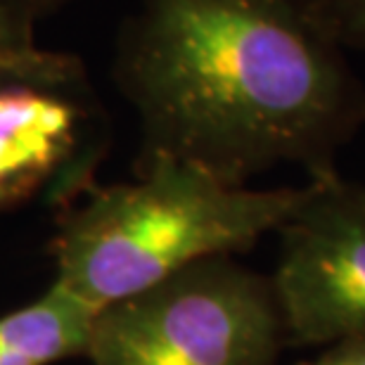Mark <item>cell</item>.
Returning <instances> with one entry per match:
<instances>
[{
	"mask_svg": "<svg viewBox=\"0 0 365 365\" xmlns=\"http://www.w3.org/2000/svg\"><path fill=\"white\" fill-rule=\"evenodd\" d=\"M114 78L140 157L235 185L282 164L320 178L365 126V83L313 0H140Z\"/></svg>",
	"mask_w": 365,
	"mask_h": 365,
	"instance_id": "cell-1",
	"label": "cell"
},
{
	"mask_svg": "<svg viewBox=\"0 0 365 365\" xmlns=\"http://www.w3.org/2000/svg\"><path fill=\"white\" fill-rule=\"evenodd\" d=\"M302 195L304 185H235L171 159L138 162L133 180L95 185L57 216L53 282L98 311L202 261L252 250Z\"/></svg>",
	"mask_w": 365,
	"mask_h": 365,
	"instance_id": "cell-2",
	"label": "cell"
},
{
	"mask_svg": "<svg viewBox=\"0 0 365 365\" xmlns=\"http://www.w3.org/2000/svg\"><path fill=\"white\" fill-rule=\"evenodd\" d=\"M287 332L271 277L202 261L95 311L91 365H277Z\"/></svg>",
	"mask_w": 365,
	"mask_h": 365,
	"instance_id": "cell-3",
	"label": "cell"
},
{
	"mask_svg": "<svg viewBox=\"0 0 365 365\" xmlns=\"http://www.w3.org/2000/svg\"><path fill=\"white\" fill-rule=\"evenodd\" d=\"M112 140L83 62L41 48L0 69V214L24 207L62 214L95 187Z\"/></svg>",
	"mask_w": 365,
	"mask_h": 365,
	"instance_id": "cell-4",
	"label": "cell"
},
{
	"mask_svg": "<svg viewBox=\"0 0 365 365\" xmlns=\"http://www.w3.org/2000/svg\"><path fill=\"white\" fill-rule=\"evenodd\" d=\"M271 277L287 346L365 337V185L339 171L309 178L277 228Z\"/></svg>",
	"mask_w": 365,
	"mask_h": 365,
	"instance_id": "cell-5",
	"label": "cell"
},
{
	"mask_svg": "<svg viewBox=\"0 0 365 365\" xmlns=\"http://www.w3.org/2000/svg\"><path fill=\"white\" fill-rule=\"evenodd\" d=\"M95 311L53 282L31 304L0 316V365H57L83 359Z\"/></svg>",
	"mask_w": 365,
	"mask_h": 365,
	"instance_id": "cell-6",
	"label": "cell"
},
{
	"mask_svg": "<svg viewBox=\"0 0 365 365\" xmlns=\"http://www.w3.org/2000/svg\"><path fill=\"white\" fill-rule=\"evenodd\" d=\"M313 5L341 46L365 53V0H313Z\"/></svg>",
	"mask_w": 365,
	"mask_h": 365,
	"instance_id": "cell-7",
	"label": "cell"
},
{
	"mask_svg": "<svg viewBox=\"0 0 365 365\" xmlns=\"http://www.w3.org/2000/svg\"><path fill=\"white\" fill-rule=\"evenodd\" d=\"M34 24L36 21L0 3V69L26 62L41 53V46L36 43Z\"/></svg>",
	"mask_w": 365,
	"mask_h": 365,
	"instance_id": "cell-8",
	"label": "cell"
},
{
	"mask_svg": "<svg viewBox=\"0 0 365 365\" xmlns=\"http://www.w3.org/2000/svg\"><path fill=\"white\" fill-rule=\"evenodd\" d=\"M299 365H365V337L327 344L313 359L302 361Z\"/></svg>",
	"mask_w": 365,
	"mask_h": 365,
	"instance_id": "cell-9",
	"label": "cell"
},
{
	"mask_svg": "<svg viewBox=\"0 0 365 365\" xmlns=\"http://www.w3.org/2000/svg\"><path fill=\"white\" fill-rule=\"evenodd\" d=\"M0 3H5L7 7H12V10H17L19 14H24L26 19L36 21L43 14L57 10L60 5L69 3V0H0Z\"/></svg>",
	"mask_w": 365,
	"mask_h": 365,
	"instance_id": "cell-10",
	"label": "cell"
}]
</instances>
